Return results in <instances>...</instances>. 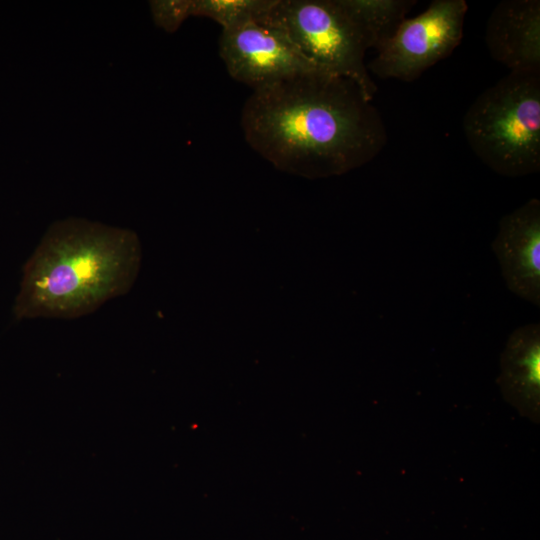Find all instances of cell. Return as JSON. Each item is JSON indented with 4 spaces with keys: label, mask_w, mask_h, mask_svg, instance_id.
<instances>
[{
    "label": "cell",
    "mask_w": 540,
    "mask_h": 540,
    "mask_svg": "<svg viewBox=\"0 0 540 540\" xmlns=\"http://www.w3.org/2000/svg\"><path fill=\"white\" fill-rule=\"evenodd\" d=\"M241 126L246 142L279 170L310 179L341 175L384 148V122L347 78L315 71L253 90Z\"/></svg>",
    "instance_id": "cell-1"
},
{
    "label": "cell",
    "mask_w": 540,
    "mask_h": 540,
    "mask_svg": "<svg viewBox=\"0 0 540 540\" xmlns=\"http://www.w3.org/2000/svg\"><path fill=\"white\" fill-rule=\"evenodd\" d=\"M140 263L134 231L82 218L56 221L23 267L13 315L23 320L90 314L130 290Z\"/></svg>",
    "instance_id": "cell-2"
},
{
    "label": "cell",
    "mask_w": 540,
    "mask_h": 540,
    "mask_svg": "<svg viewBox=\"0 0 540 540\" xmlns=\"http://www.w3.org/2000/svg\"><path fill=\"white\" fill-rule=\"evenodd\" d=\"M465 138L495 173L521 177L540 170V73L510 72L466 111Z\"/></svg>",
    "instance_id": "cell-3"
},
{
    "label": "cell",
    "mask_w": 540,
    "mask_h": 540,
    "mask_svg": "<svg viewBox=\"0 0 540 540\" xmlns=\"http://www.w3.org/2000/svg\"><path fill=\"white\" fill-rule=\"evenodd\" d=\"M259 23L283 31L315 66L351 80L373 100L377 87L365 64L369 45L342 0H275Z\"/></svg>",
    "instance_id": "cell-4"
},
{
    "label": "cell",
    "mask_w": 540,
    "mask_h": 540,
    "mask_svg": "<svg viewBox=\"0 0 540 540\" xmlns=\"http://www.w3.org/2000/svg\"><path fill=\"white\" fill-rule=\"evenodd\" d=\"M467 10L465 0L432 1L421 14L402 21L376 51L368 71L381 79H418L460 44Z\"/></svg>",
    "instance_id": "cell-5"
},
{
    "label": "cell",
    "mask_w": 540,
    "mask_h": 540,
    "mask_svg": "<svg viewBox=\"0 0 540 540\" xmlns=\"http://www.w3.org/2000/svg\"><path fill=\"white\" fill-rule=\"evenodd\" d=\"M219 54L229 75L253 90L323 71L283 31L259 22L222 30Z\"/></svg>",
    "instance_id": "cell-6"
},
{
    "label": "cell",
    "mask_w": 540,
    "mask_h": 540,
    "mask_svg": "<svg viewBox=\"0 0 540 540\" xmlns=\"http://www.w3.org/2000/svg\"><path fill=\"white\" fill-rule=\"evenodd\" d=\"M507 288L540 306V200L531 198L504 215L491 244Z\"/></svg>",
    "instance_id": "cell-7"
},
{
    "label": "cell",
    "mask_w": 540,
    "mask_h": 540,
    "mask_svg": "<svg viewBox=\"0 0 540 540\" xmlns=\"http://www.w3.org/2000/svg\"><path fill=\"white\" fill-rule=\"evenodd\" d=\"M485 43L510 72L540 73V1L498 3L487 21Z\"/></svg>",
    "instance_id": "cell-8"
},
{
    "label": "cell",
    "mask_w": 540,
    "mask_h": 540,
    "mask_svg": "<svg viewBox=\"0 0 540 540\" xmlns=\"http://www.w3.org/2000/svg\"><path fill=\"white\" fill-rule=\"evenodd\" d=\"M503 397L522 415H540V324L517 327L508 337L497 379Z\"/></svg>",
    "instance_id": "cell-9"
},
{
    "label": "cell",
    "mask_w": 540,
    "mask_h": 540,
    "mask_svg": "<svg viewBox=\"0 0 540 540\" xmlns=\"http://www.w3.org/2000/svg\"><path fill=\"white\" fill-rule=\"evenodd\" d=\"M344 6L362 28L369 49L376 51L388 41L415 0H342Z\"/></svg>",
    "instance_id": "cell-10"
},
{
    "label": "cell",
    "mask_w": 540,
    "mask_h": 540,
    "mask_svg": "<svg viewBox=\"0 0 540 540\" xmlns=\"http://www.w3.org/2000/svg\"><path fill=\"white\" fill-rule=\"evenodd\" d=\"M275 0H192V16L207 17L222 30L259 22Z\"/></svg>",
    "instance_id": "cell-11"
},
{
    "label": "cell",
    "mask_w": 540,
    "mask_h": 540,
    "mask_svg": "<svg viewBox=\"0 0 540 540\" xmlns=\"http://www.w3.org/2000/svg\"><path fill=\"white\" fill-rule=\"evenodd\" d=\"M149 7L155 25L169 33L192 16V0H153Z\"/></svg>",
    "instance_id": "cell-12"
}]
</instances>
